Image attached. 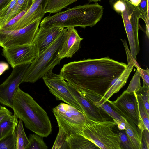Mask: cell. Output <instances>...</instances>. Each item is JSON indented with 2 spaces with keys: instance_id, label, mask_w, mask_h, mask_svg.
<instances>
[{
  "instance_id": "6da1fadb",
  "label": "cell",
  "mask_w": 149,
  "mask_h": 149,
  "mask_svg": "<svg viewBox=\"0 0 149 149\" xmlns=\"http://www.w3.org/2000/svg\"><path fill=\"white\" fill-rule=\"evenodd\" d=\"M127 67L108 57L64 65L60 75L90 103L97 107L106 91Z\"/></svg>"
},
{
  "instance_id": "7a4b0ae2",
  "label": "cell",
  "mask_w": 149,
  "mask_h": 149,
  "mask_svg": "<svg viewBox=\"0 0 149 149\" xmlns=\"http://www.w3.org/2000/svg\"><path fill=\"white\" fill-rule=\"evenodd\" d=\"M12 109L25 127L35 134L47 137L51 133L52 125L46 112L19 87L14 97Z\"/></svg>"
},
{
  "instance_id": "3957f363",
  "label": "cell",
  "mask_w": 149,
  "mask_h": 149,
  "mask_svg": "<svg viewBox=\"0 0 149 149\" xmlns=\"http://www.w3.org/2000/svg\"><path fill=\"white\" fill-rule=\"evenodd\" d=\"M103 10V6L97 3L79 5L46 16L40 26L45 28L92 27L101 19Z\"/></svg>"
},
{
  "instance_id": "277c9868",
  "label": "cell",
  "mask_w": 149,
  "mask_h": 149,
  "mask_svg": "<svg viewBox=\"0 0 149 149\" xmlns=\"http://www.w3.org/2000/svg\"><path fill=\"white\" fill-rule=\"evenodd\" d=\"M66 28H65L54 42L44 52L36 56L25 71L22 83H33L42 78L60 63L61 60L58 56L63 44Z\"/></svg>"
},
{
  "instance_id": "5b68a950",
  "label": "cell",
  "mask_w": 149,
  "mask_h": 149,
  "mask_svg": "<svg viewBox=\"0 0 149 149\" xmlns=\"http://www.w3.org/2000/svg\"><path fill=\"white\" fill-rule=\"evenodd\" d=\"M80 134L87 139L99 149H122L119 134L113 128V121H97L86 118Z\"/></svg>"
},
{
  "instance_id": "8992f818",
  "label": "cell",
  "mask_w": 149,
  "mask_h": 149,
  "mask_svg": "<svg viewBox=\"0 0 149 149\" xmlns=\"http://www.w3.org/2000/svg\"><path fill=\"white\" fill-rule=\"evenodd\" d=\"M53 112L58 123L59 130L67 136L80 134L86 120L83 113L75 107L61 103L53 108Z\"/></svg>"
},
{
  "instance_id": "52a82bcc",
  "label": "cell",
  "mask_w": 149,
  "mask_h": 149,
  "mask_svg": "<svg viewBox=\"0 0 149 149\" xmlns=\"http://www.w3.org/2000/svg\"><path fill=\"white\" fill-rule=\"evenodd\" d=\"M111 107L120 116L134 124L142 134L145 130L140 117L137 95L135 92L125 91L114 101L108 100Z\"/></svg>"
},
{
  "instance_id": "ba28073f",
  "label": "cell",
  "mask_w": 149,
  "mask_h": 149,
  "mask_svg": "<svg viewBox=\"0 0 149 149\" xmlns=\"http://www.w3.org/2000/svg\"><path fill=\"white\" fill-rule=\"evenodd\" d=\"M124 3L125 8L120 13L127 36L130 53L135 60L140 51L138 38L139 19L141 13L137 6L131 4L128 0H120Z\"/></svg>"
},
{
  "instance_id": "9c48e42d",
  "label": "cell",
  "mask_w": 149,
  "mask_h": 149,
  "mask_svg": "<svg viewBox=\"0 0 149 149\" xmlns=\"http://www.w3.org/2000/svg\"><path fill=\"white\" fill-rule=\"evenodd\" d=\"M42 18H40L28 26L13 31H0V46L3 48L18 45H31L39 29Z\"/></svg>"
},
{
  "instance_id": "30bf717a",
  "label": "cell",
  "mask_w": 149,
  "mask_h": 149,
  "mask_svg": "<svg viewBox=\"0 0 149 149\" xmlns=\"http://www.w3.org/2000/svg\"><path fill=\"white\" fill-rule=\"evenodd\" d=\"M42 78L51 93L57 100H62L83 112L81 108L69 89L67 82L60 74L54 73L51 70Z\"/></svg>"
},
{
  "instance_id": "8fae6325",
  "label": "cell",
  "mask_w": 149,
  "mask_h": 149,
  "mask_svg": "<svg viewBox=\"0 0 149 149\" xmlns=\"http://www.w3.org/2000/svg\"><path fill=\"white\" fill-rule=\"evenodd\" d=\"M31 63L17 65L13 68L10 75L0 84V103L12 108L14 97L26 70Z\"/></svg>"
},
{
  "instance_id": "7c38bea8",
  "label": "cell",
  "mask_w": 149,
  "mask_h": 149,
  "mask_svg": "<svg viewBox=\"0 0 149 149\" xmlns=\"http://www.w3.org/2000/svg\"><path fill=\"white\" fill-rule=\"evenodd\" d=\"M2 55L13 68L31 63L36 57V49L33 44L14 46L3 48Z\"/></svg>"
},
{
  "instance_id": "4fadbf2b",
  "label": "cell",
  "mask_w": 149,
  "mask_h": 149,
  "mask_svg": "<svg viewBox=\"0 0 149 149\" xmlns=\"http://www.w3.org/2000/svg\"><path fill=\"white\" fill-rule=\"evenodd\" d=\"M49 0H34L33 3L25 13L17 22L5 30L13 31L23 28L44 17V10Z\"/></svg>"
},
{
  "instance_id": "5bb4252c",
  "label": "cell",
  "mask_w": 149,
  "mask_h": 149,
  "mask_svg": "<svg viewBox=\"0 0 149 149\" xmlns=\"http://www.w3.org/2000/svg\"><path fill=\"white\" fill-rule=\"evenodd\" d=\"M64 28L40 27L32 43L35 47L36 56L42 53L52 45Z\"/></svg>"
},
{
  "instance_id": "9a60e30c",
  "label": "cell",
  "mask_w": 149,
  "mask_h": 149,
  "mask_svg": "<svg viewBox=\"0 0 149 149\" xmlns=\"http://www.w3.org/2000/svg\"><path fill=\"white\" fill-rule=\"evenodd\" d=\"M67 85L69 89L81 108L86 118L97 121L108 120L104 115L108 114L102 108L90 103L77 90L68 82Z\"/></svg>"
},
{
  "instance_id": "2e32d148",
  "label": "cell",
  "mask_w": 149,
  "mask_h": 149,
  "mask_svg": "<svg viewBox=\"0 0 149 149\" xmlns=\"http://www.w3.org/2000/svg\"><path fill=\"white\" fill-rule=\"evenodd\" d=\"M83 39L74 27L66 28L64 39L59 52V57L61 59L72 57L79 50Z\"/></svg>"
},
{
  "instance_id": "e0dca14e",
  "label": "cell",
  "mask_w": 149,
  "mask_h": 149,
  "mask_svg": "<svg viewBox=\"0 0 149 149\" xmlns=\"http://www.w3.org/2000/svg\"><path fill=\"white\" fill-rule=\"evenodd\" d=\"M127 59L128 64L127 68L106 91L100 102H107L113 95L118 92L126 83L134 65H138L136 60L132 56L127 57Z\"/></svg>"
},
{
  "instance_id": "ac0fdd59",
  "label": "cell",
  "mask_w": 149,
  "mask_h": 149,
  "mask_svg": "<svg viewBox=\"0 0 149 149\" xmlns=\"http://www.w3.org/2000/svg\"><path fill=\"white\" fill-rule=\"evenodd\" d=\"M125 123V131L132 143L134 149H143L142 134L134 123L127 121L124 118Z\"/></svg>"
},
{
  "instance_id": "d6986e66",
  "label": "cell",
  "mask_w": 149,
  "mask_h": 149,
  "mask_svg": "<svg viewBox=\"0 0 149 149\" xmlns=\"http://www.w3.org/2000/svg\"><path fill=\"white\" fill-rule=\"evenodd\" d=\"M69 149H94L99 148L91 141L82 135L76 134L66 139Z\"/></svg>"
},
{
  "instance_id": "ffe728a7",
  "label": "cell",
  "mask_w": 149,
  "mask_h": 149,
  "mask_svg": "<svg viewBox=\"0 0 149 149\" xmlns=\"http://www.w3.org/2000/svg\"><path fill=\"white\" fill-rule=\"evenodd\" d=\"M14 114L8 115L4 117L0 122V140L13 133L19 121Z\"/></svg>"
},
{
  "instance_id": "44dd1931",
  "label": "cell",
  "mask_w": 149,
  "mask_h": 149,
  "mask_svg": "<svg viewBox=\"0 0 149 149\" xmlns=\"http://www.w3.org/2000/svg\"><path fill=\"white\" fill-rule=\"evenodd\" d=\"M23 121L19 119L14 132L16 142V149H26L29 143V139L25 133Z\"/></svg>"
},
{
  "instance_id": "7402d4cb",
  "label": "cell",
  "mask_w": 149,
  "mask_h": 149,
  "mask_svg": "<svg viewBox=\"0 0 149 149\" xmlns=\"http://www.w3.org/2000/svg\"><path fill=\"white\" fill-rule=\"evenodd\" d=\"M77 0H49L44 10V13H56L61 11L68 5Z\"/></svg>"
},
{
  "instance_id": "603a6c76",
  "label": "cell",
  "mask_w": 149,
  "mask_h": 149,
  "mask_svg": "<svg viewBox=\"0 0 149 149\" xmlns=\"http://www.w3.org/2000/svg\"><path fill=\"white\" fill-rule=\"evenodd\" d=\"M33 2V0H17L15 6L7 19V23L22 12L25 10H28L32 5Z\"/></svg>"
},
{
  "instance_id": "cb8c5ba5",
  "label": "cell",
  "mask_w": 149,
  "mask_h": 149,
  "mask_svg": "<svg viewBox=\"0 0 149 149\" xmlns=\"http://www.w3.org/2000/svg\"><path fill=\"white\" fill-rule=\"evenodd\" d=\"M42 137L36 134H30L26 149H47L48 147Z\"/></svg>"
},
{
  "instance_id": "d4e9b609",
  "label": "cell",
  "mask_w": 149,
  "mask_h": 149,
  "mask_svg": "<svg viewBox=\"0 0 149 149\" xmlns=\"http://www.w3.org/2000/svg\"><path fill=\"white\" fill-rule=\"evenodd\" d=\"M17 0H12L3 9L0 11V23L2 27L7 23L8 18L15 6Z\"/></svg>"
},
{
  "instance_id": "484cf974",
  "label": "cell",
  "mask_w": 149,
  "mask_h": 149,
  "mask_svg": "<svg viewBox=\"0 0 149 149\" xmlns=\"http://www.w3.org/2000/svg\"><path fill=\"white\" fill-rule=\"evenodd\" d=\"M15 138L11 133L0 140V149H16Z\"/></svg>"
},
{
  "instance_id": "4316f807",
  "label": "cell",
  "mask_w": 149,
  "mask_h": 149,
  "mask_svg": "<svg viewBox=\"0 0 149 149\" xmlns=\"http://www.w3.org/2000/svg\"><path fill=\"white\" fill-rule=\"evenodd\" d=\"M137 97L139 110L143 124L145 129L149 131V114L148 113L141 99L137 95Z\"/></svg>"
},
{
  "instance_id": "83f0119b",
  "label": "cell",
  "mask_w": 149,
  "mask_h": 149,
  "mask_svg": "<svg viewBox=\"0 0 149 149\" xmlns=\"http://www.w3.org/2000/svg\"><path fill=\"white\" fill-rule=\"evenodd\" d=\"M141 76L139 70H137L130 81L129 85L125 91L126 92H135L138 91L141 87L140 83Z\"/></svg>"
},
{
  "instance_id": "f1b7e54d",
  "label": "cell",
  "mask_w": 149,
  "mask_h": 149,
  "mask_svg": "<svg viewBox=\"0 0 149 149\" xmlns=\"http://www.w3.org/2000/svg\"><path fill=\"white\" fill-rule=\"evenodd\" d=\"M149 87L145 85H143V87L136 92L137 96L142 100L148 113L149 114Z\"/></svg>"
},
{
  "instance_id": "f546056e",
  "label": "cell",
  "mask_w": 149,
  "mask_h": 149,
  "mask_svg": "<svg viewBox=\"0 0 149 149\" xmlns=\"http://www.w3.org/2000/svg\"><path fill=\"white\" fill-rule=\"evenodd\" d=\"M120 139L122 149H134L133 146L126 134L123 132H119L118 133Z\"/></svg>"
},
{
  "instance_id": "4dcf8cb0",
  "label": "cell",
  "mask_w": 149,
  "mask_h": 149,
  "mask_svg": "<svg viewBox=\"0 0 149 149\" xmlns=\"http://www.w3.org/2000/svg\"><path fill=\"white\" fill-rule=\"evenodd\" d=\"M140 74L141 77L142 78L143 84L149 87V70L148 68L145 70L141 69L139 66L136 67Z\"/></svg>"
},
{
  "instance_id": "1f68e13d",
  "label": "cell",
  "mask_w": 149,
  "mask_h": 149,
  "mask_svg": "<svg viewBox=\"0 0 149 149\" xmlns=\"http://www.w3.org/2000/svg\"><path fill=\"white\" fill-rule=\"evenodd\" d=\"M112 7L116 12L120 14L124 10L125 8L124 3L121 0H119L116 2Z\"/></svg>"
},
{
  "instance_id": "d6a6232c",
  "label": "cell",
  "mask_w": 149,
  "mask_h": 149,
  "mask_svg": "<svg viewBox=\"0 0 149 149\" xmlns=\"http://www.w3.org/2000/svg\"><path fill=\"white\" fill-rule=\"evenodd\" d=\"M12 114L13 113L7 108L2 106L0 109V122L6 116Z\"/></svg>"
},
{
  "instance_id": "836d02e7",
  "label": "cell",
  "mask_w": 149,
  "mask_h": 149,
  "mask_svg": "<svg viewBox=\"0 0 149 149\" xmlns=\"http://www.w3.org/2000/svg\"><path fill=\"white\" fill-rule=\"evenodd\" d=\"M9 68V65L7 63L3 62H0V76Z\"/></svg>"
},
{
  "instance_id": "e575fe53",
  "label": "cell",
  "mask_w": 149,
  "mask_h": 149,
  "mask_svg": "<svg viewBox=\"0 0 149 149\" xmlns=\"http://www.w3.org/2000/svg\"><path fill=\"white\" fill-rule=\"evenodd\" d=\"M113 120L115 123L116 125L118 127L119 130H125V120L124 121L115 120Z\"/></svg>"
},
{
  "instance_id": "d590c367",
  "label": "cell",
  "mask_w": 149,
  "mask_h": 149,
  "mask_svg": "<svg viewBox=\"0 0 149 149\" xmlns=\"http://www.w3.org/2000/svg\"><path fill=\"white\" fill-rule=\"evenodd\" d=\"M142 134L143 135L146 144V146L147 149H149V131L146 130H145L143 131Z\"/></svg>"
},
{
  "instance_id": "8d00e7d4",
  "label": "cell",
  "mask_w": 149,
  "mask_h": 149,
  "mask_svg": "<svg viewBox=\"0 0 149 149\" xmlns=\"http://www.w3.org/2000/svg\"><path fill=\"white\" fill-rule=\"evenodd\" d=\"M12 0H0V11L6 7Z\"/></svg>"
},
{
  "instance_id": "74e56055",
  "label": "cell",
  "mask_w": 149,
  "mask_h": 149,
  "mask_svg": "<svg viewBox=\"0 0 149 149\" xmlns=\"http://www.w3.org/2000/svg\"><path fill=\"white\" fill-rule=\"evenodd\" d=\"M130 3L133 5L137 6L140 3L141 0H129Z\"/></svg>"
},
{
  "instance_id": "f35d334b",
  "label": "cell",
  "mask_w": 149,
  "mask_h": 149,
  "mask_svg": "<svg viewBox=\"0 0 149 149\" xmlns=\"http://www.w3.org/2000/svg\"><path fill=\"white\" fill-rule=\"evenodd\" d=\"M109 2L111 4V5L112 6H113V4L116 1H119V0H109Z\"/></svg>"
},
{
  "instance_id": "ab89813d",
  "label": "cell",
  "mask_w": 149,
  "mask_h": 149,
  "mask_svg": "<svg viewBox=\"0 0 149 149\" xmlns=\"http://www.w3.org/2000/svg\"><path fill=\"white\" fill-rule=\"evenodd\" d=\"M89 3L93 2L95 3H97L98 1H100L101 0H88Z\"/></svg>"
},
{
  "instance_id": "60d3db41",
  "label": "cell",
  "mask_w": 149,
  "mask_h": 149,
  "mask_svg": "<svg viewBox=\"0 0 149 149\" xmlns=\"http://www.w3.org/2000/svg\"><path fill=\"white\" fill-rule=\"evenodd\" d=\"M1 30V24L0 23V31Z\"/></svg>"
},
{
  "instance_id": "b9f144b4",
  "label": "cell",
  "mask_w": 149,
  "mask_h": 149,
  "mask_svg": "<svg viewBox=\"0 0 149 149\" xmlns=\"http://www.w3.org/2000/svg\"><path fill=\"white\" fill-rule=\"evenodd\" d=\"M2 107V106H1L0 105V109H1V107Z\"/></svg>"
},
{
  "instance_id": "7bdbcfd3",
  "label": "cell",
  "mask_w": 149,
  "mask_h": 149,
  "mask_svg": "<svg viewBox=\"0 0 149 149\" xmlns=\"http://www.w3.org/2000/svg\"><path fill=\"white\" fill-rule=\"evenodd\" d=\"M33 0V1L34 0Z\"/></svg>"
}]
</instances>
